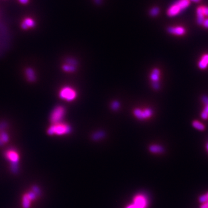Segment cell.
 I'll list each match as a JSON object with an SVG mask.
<instances>
[{
    "label": "cell",
    "instance_id": "obj_1",
    "mask_svg": "<svg viewBox=\"0 0 208 208\" xmlns=\"http://www.w3.org/2000/svg\"><path fill=\"white\" fill-rule=\"evenodd\" d=\"M190 4V0H177L168 7L167 15L171 18L175 17L187 9Z\"/></svg>",
    "mask_w": 208,
    "mask_h": 208
},
{
    "label": "cell",
    "instance_id": "obj_2",
    "mask_svg": "<svg viewBox=\"0 0 208 208\" xmlns=\"http://www.w3.org/2000/svg\"><path fill=\"white\" fill-rule=\"evenodd\" d=\"M71 131V126L65 123L60 122L52 124L48 129V133L50 135H63L69 134Z\"/></svg>",
    "mask_w": 208,
    "mask_h": 208
},
{
    "label": "cell",
    "instance_id": "obj_3",
    "mask_svg": "<svg viewBox=\"0 0 208 208\" xmlns=\"http://www.w3.org/2000/svg\"><path fill=\"white\" fill-rule=\"evenodd\" d=\"M5 157L10 163V170L14 174L19 172L18 163L19 161V154L15 150L10 149L5 153Z\"/></svg>",
    "mask_w": 208,
    "mask_h": 208
},
{
    "label": "cell",
    "instance_id": "obj_4",
    "mask_svg": "<svg viewBox=\"0 0 208 208\" xmlns=\"http://www.w3.org/2000/svg\"><path fill=\"white\" fill-rule=\"evenodd\" d=\"M61 98L68 102L73 101L77 97V91L71 86H65L59 92Z\"/></svg>",
    "mask_w": 208,
    "mask_h": 208
},
{
    "label": "cell",
    "instance_id": "obj_5",
    "mask_svg": "<svg viewBox=\"0 0 208 208\" xmlns=\"http://www.w3.org/2000/svg\"><path fill=\"white\" fill-rule=\"evenodd\" d=\"M153 109L150 108H135L133 110V114L135 118L140 121L149 119L150 118L153 116Z\"/></svg>",
    "mask_w": 208,
    "mask_h": 208
},
{
    "label": "cell",
    "instance_id": "obj_6",
    "mask_svg": "<svg viewBox=\"0 0 208 208\" xmlns=\"http://www.w3.org/2000/svg\"><path fill=\"white\" fill-rule=\"evenodd\" d=\"M65 115V109L63 106H59L55 108L51 113L50 120L52 124L62 122Z\"/></svg>",
    "mask_w": 208,
    "mask_h": 208
},
{
    "label": "cell",
    "instance_id": "obj_7",
    "mask_svg": "<svg viewBox=\"0 0 208 208\" xmlns=\"http://www.w3.org/2000/svg\"><path fill=\"white\" fill-rule=\"evenodd\" d=\"M161 78V71L157 68H155L152 69L150 75V80L152 84L153 88L158 90L160 87V81Z\"/></svg>",
    "mask_w": 208,
    "mask_h": 208
},
{
    "label": "cell",
    "instance_id": "obj_8",
    "mask_svg": "<svg viewBox=\"0 0 208 208\" xmlns=\"http://www.w3.org/2000/svg\"><path fill=\"white\" fill-rule=\"evenodd\" d=\"M132 204L135 208H146L148 206V200L144 195H138L134 198Z\"/></svg>",
    "mask_w": 208,
    "mask_h": 208
},
{
    "label": "cell",
    "instance_id": "obj_9",
    "mask_svg": "<svg viewBox=\"0 0 208 208\" xmlns=\"http://www.w3.org/2000/svg\"><path fill=\"white\" fill-rule=\"evenodd\" d=\"M167 30L169 34L177 36H182L185 34L186 32L185 28L180 26L168 27Z\"/></svg>",
    "mask_w": 208,
    "mask_h": 208
},
{
    "label": "cell",
    "instance_id": "obj_10",
    "mask_svg": "<svg viewBox=\"0 0 208 208\" xmlns=\"http://www.w3.org/2000/svg\"><path fill=\"white\" fill-rule=\"evenodd\" d=\"M197 22L199 24H202L204 19H205V15L202 6H199L197 9Z\"/></svg>",
    "mask_w": 208,
    "mask_h": 208
},
{
    "label": "cell",
    "instance_id": "obj_11",
    "mask_svg": "<svg viewBox=\"0 0 208 208\" xmlns=\"http://www.w3.org/2000/svg\"><path fill=\"white\" fill-rule=\"evenodd\" d=\"M208 65V54H204L198 63V67L201 69H204L207 68Z\"/></svg>",
    "mask_w": 208,
    "mask_h": 208
},
{
    "label": "cell",
    "instance_id": "obj_12",
    "mask_svg": "<svg viewBox=\"0 0 208 208\" xmlns=\"http://www.w3.org/2000/svg\"><path fill=\"white\" fill-rule=\"evenodd\" d=\"M150 152L153 153H161L164 152V148L158 145H152L149 147Z\"/></svg>",
    "mask_w": 208,
    "mask_h": 208
},
{
    "label": "cell",
    "instance_id": "obj_13",
    "mask_svg": "<svg viewBox=\"0 0 208 208\" xmlns=\"http://www.w3.org/2000/svg\"><path fill=\"white\" fill-rule=\"evenodd\" d=\"M160 13V8L157 6H153L150 9L149 11V15L152 18H156L157 16H158Z\"/></svg>",
    "mask_w": 208,
    "mask_h": 208
},
{
    "label": "cell",
    "instance_id": "obj_14",
    "mask_svg": "<svg viewBox=\"0 0 208 208\" xmlns=\"http://www.w3.org/2000/svg\"><path fill=\"white\" fill-rule=\"evenodd\" d=\"M31 201L28 197L27 194L25 193L22 197V206L23 208H30L31 205Z\"/></svg>",
    "mask_w": 208,
    "mask_h": 208
},
{
    "label": "cell",
    "instance_id": "obj_15",
    "mask_svg": "<svg viewBox=\"0 0 208 208\" xmlns=\"http://www.w3.org/2000/svg\"><path fill=\"white\" fill-rule=\"evenodd\" d=\"M75 65V64L74 63V62L73 63H71L69 62L68 64H65L63 68L65 71L68 72V73H71V72H73L76 69Z\"/></svg>",
    "mask_w": 208,
    "mask_h": 208
},
{
    "label": "cell",
    "instance_id": "obj_16",
    "mask_svg": "<svg viewBox=\"0 0 208 208\" xmlns=\"http://www.w3.org/2000/svg\"><path fill=\"white\" fill-rule=\"evenodd\" d=\"M23 23H24L28 28H32L34 27L35 26V21L31 18L25 19L23 21Z\"/></svg>",
    "mask_w": 208,
    "mask_h": 208
},
{
    "label": "cell",
    "instance_id": "obj_17",
    "mask_svg": "<svg viewBox=\"0 0 208 208\" xmlns=\"http://www.w3.org/2000/svg\"><path fill=\"white\" fill-rule=\"evenodd\" d=\"M193 126L195 128H196L198 130H200V131H202V130H204V129H205V126H204V124H202L201 123L199 122L196 121V120H195L193 122Z\"/></svg>",
    "mask_w": 208,
    "mask_h": 208
},
{
    "label": "cell",
    "instance_id": "obj_18",
    "mask_svg": "<svg viewBox=\"0 0 208 208\" xmlns=\"http://www.w3.org/2000/svg\"><path fill=\"white\" fill-rule=\"evenodd\" d=\"M206 201H208V192L201 195L199 197V202L201 204L204 203Z\"/></svg>",
    "mask_w": 208,
    "mask_h": 208
},
{
    "label": "cell",
    "instance_id": "obj_19",
    "mask_svg": "<svg viewBox=\"0 0 208 208\" xmlns=\"http://www.w3.org/2000/svg\"><path fill=\"white\" fill-rule=\"evenodd\" d=\"M120 107V104L118 101H114L112 103L111 108L113 110H118Z\"/></svg>",
    "mask_w": 208,
    "mask_h": 208
},
{
    "label": "cell",
    "instance_id": "obj_20",
    "mask_svg": "<svg viewBox=\"0 0 208 208\" xmlns=\"http://www.w3.org/2000/svg\"><path fill=\"white\" fill-rule=\"evenodd\" d=\"M104 134H104L103 132H101V131H100V132H96L95 134H94L93 138H94V139H100V138H102L103 136L104 135Z\"/></svg>",
    "mask_w": 208,
    "mask_h": 208
},
{
    "label": "cell",
    "instance_id": "obj_21",
    "mask_svg": "<svg viewBox=\"0 0 208 208\" xmlns=\"http://www.w3.org/2000/svg\"><path fill=\"white\" fill-rule=\"evenodd\" d=\"M93 2H94V4L98 6H100L103 3V0H93Z\"/></svg>",
    "mask_w": 208,
    "mask_h": 208
},
{
    "label": "cell",
    "instance_id": "obj_22",
    "mask_svg": "<svg viewBox=\"0 0 208 208\" xmlns=\"http://www.w3.org/2000/svg\"><path fill=\"white\" fill-rule=\"evenodd\" d=\"M203 9V12H204V15L208 16V6H202Z\"/></svg>",
    "mask_w": 208,
    "mask_h": 208
},
{
    "label": "cell",
    "instance_id": "obj_23",
    "mask_svg": "<svg viewBox=\"0 0 208 208\" xmlns=\"http://www.w3.org/2000/svg\"><path fill=\"white\" fill-rule=\"evenodd\" d=\"M201 118H202L203 119H205V120L207 119H208V114L203 111L201 113Z\"/></svg>",
    "mask_w": 208,
    "mask_h": 208
},
{
    "label": "cell",
    "instance_id": "obj_24",
    "mask_svg": "<svg viewBox=\"0 0 208 208\" xmlns=\"http://www.w3.org/2000/svg\"><path fill=\"white\" fill-rule=\"evenodd\" d=\"M202 101L205 105H208V97L206 96H204L202 97Z\"/></svg>",
    "mask_w": 208,
    "mask_h": 208
},
{
    "label": "cell",
    "instance_id": "obj_25",
    "mask_svg": "<svg viewBox=\"0 0 208 208\" xmlns=\"http://www.w3.org/2000/svg\"><path fill=\"white\" fill-rule=\"evenodd\" d=\"M202 24L204 25V27H205V28H208V18L205 19H204Z\"/></svg>",
    "mask_w": 208,
    "mask_h": 208
},
{
    "label": "cell",
    "instance_id": "obj_26",
    "mask_svg": "<svg viewBox=\"0 0 208 208\" xmlns=\"http://www.w3.org/2000/svg\"><path fill=\"white\" fill-rule=\"evenodd\" d=\"M200 208H208V201L201 204Z\"/></svg>",
    "mask_w": 208,
    "mask_h": 208
},
{
    "label": "cell",
    "instance_id": "obj_27",
    "mask_svg": "<svg viewBox=\"0 0 208 208\" xmlns=\"http://www.w3.org/2000/svg\"><path fill=\"white\" fill-rule=\"evenodd\" d=\"M19 2L22 4H26L28 2L29 0H19Z\"/></svg>",
    "mask_w": 208,
    "mask_h": 208
},
{
    "label": "cell",
    "instance_id": "obj_28",
    "mask_svg": "<svg viewBox=\"0 0 208 208\" xmlns=\"http://www.w3.org/2000/svg\"><path fill=\"white\" fill-rule=\"evenodd\" d=\"M21 26H22V28H23V29H24V30H27V29H28V28L27 27V26L24 24V23H22V25H21Z\"/></svg>",
    "mask_w": 208,
    "mask_h": 208
},
{
    "label": "cell",
    "instance_id": "obj_29",
    "mask_svg": "<svg viewBox=\"0 0 208 208\" xmlns=\"http://www.w3.org/2000/svg\"><path fill=\"white\" fill-rule=\"evenodd\" d=\"M204 112L208 114V105H205V107L204 109Z\"/></svg>",
    "mask_w": 208,
    "mask_h": 208
},
{
    "label": "cell",
    "instance_id": "obj_30",
    "mask_svg": "<svg viewBox=\"0 0 208 208\" xmlns=\"http://www.w3.org/2000/svg\"><path fill=\"white\" fill-rule=\"evenodd\" d=\"M135 208L134 207V205H133V204H131V205H129L128 206H127V208Z\"/></svg>",
    "mask_w": 208,
    "mask_h": 208
},
{
    "label": "cell",
    "instance_id": "obj_31",
    "mask_svg": "<svg viewBox=\"0 0 208 208\" xmlns=\"http://www.w3.org/2000/svg\"><path fill=\"white\" fill-rule=\"evenodd\" d=\"M200 0H190V1H193L194 2H198Z\"/></svg>",
    "mask_w": 208,
    "mask_h": 208
},
{
    "label": "cell",
    "instance_id": "obj_32",
    "mask_svg": "<svg viewBox=\"0 0 208 208\" xmlns=\"http://www.w3.org/2000/svg\"><path fill=\"white\" fill-rule=\"evenodd\" d=\"M206 149H207L208 152V143L207 144V145H206Z\"/></svg>",
    "mask_w": 208,
    "mask_h": 208
}]
</instances>
